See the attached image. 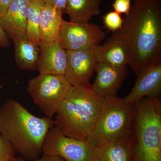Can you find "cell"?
Wrapping results in <instances>:
<instances>
[{
    "label": "cell",
    "mask_w": 161,
    "mask_h": 161,
    "mask_svg": "<svg viewBox=\"0 0 161 161\" xmlns=\"http://www.w3.org/2000/svg\"><path fill=\"white\" fill-rule=\"evenodd\" d=\"M54 126L52 118L36 116L12 98L0 107V134L26 161H34L42 155L44 140Z\"/></svg>",
    "instance_id": "7a4b0ae2"
},
{
    "label": "cell",
    "mask_w": 161,
    "mask_h": 161,
    "mask_svg": "<svg viewBox=\"0 0 161 161\" xmlns=\"http://www.w3.org/2000/svg\"><path fill=\"white\" fill-rule=\"evenodd\" d=\"M55 126L68 137L87 141L95 120L65 98L61 102L56 113Z\"/></svg>",
    "instance_id": "ba28073f"
},
{
    "label": "cell",
    "mask_w": 161,
    "mask_h": 161,
    "mask_svg": "<svg viewBox=\"0 0 161 161\" xmlns=\"http://www.w3.org/2000/svg\"><path fill=\"white\" fill-rule=\"evenodd\" d=\"M124 20L120 31L130 45L128 65L137 76L161 60V0H136Z\"/></svg>",
    "instance_id": "6da1fadb"
},
{
    "label": "cell",
    "mask_w": 161,
    "mask_h": 161,
    "mask_svg": "<svg viewBox=\"0 0 161 161\" xmlns=\"http://www.w3.org/2000/svg\"><path fill=\"white\" fill-rule=\"evenodd\" d=\"M133 1H136V0H133Z\"/></svg>",
    "instance_id": "f546056e"
},
{
    "label": "cell",
    "mask_w": 161,
    "mask_h": 161,
    "mask_svg": "<svg viewBox=\"0 0 161 161\" xmlns=\"http://www.w3.org/2000/svg\"><path fill=\"white\" fill-rule=\"evenodd\" d=\"M14 44L15 58L19 68L25 70H37L40 47L25 36L11 37Z\"/></svg>",
    "instance_id": "e0dca14e"
},
{
    "label": "cell",
    "mask_w": 161,
    "mask_h": 161,
    "mask_svg": "<svg viewBox=\"0 0 161 161\" xmlns=\"http://www.w3.org/2000/svg\"><path fill=\"white\" fill-rule=\"evenodd\" d=\"M66 98L95 120L99 115L105 99L93 91L92 84L72 86Z\"/></svg>",
    "instance_id": "9a60e30c"
},
{
    "label": "cell",
    "mask_w": 161,
    "mask_h": 161,
    "mask_svg": "<svg viewBox=\"0 0 161 161\" xmlns=\"http://www.w3.org/2000/svg\"><path fill=\"white\" fill-rule=\"evenodd\" d=\"M2 88H3V86H2V85H1V80H0V90H1V89Z\"/></svg>",
    "instance_id": "f1b7e54d"
},
{
    "label": "cell",
    "mask_w": 161,
    "mask_h": 161,
    "mask_svg": "<svg viewBox=\"0 0 161 161\" xmlns=\"http://www.w3.org/2000/svg\"><path fill=\"white\" fill-rule=\"evenodd\" d=\"M16 154L10 143L0 134V161H8Z\"/></svg>",
    "instance_id": "7402d4cb"
},
{
    "label": "cell",
    "mask_w": 161,
    "mask_h": 161,
    "mask_svg": "<svg viewBox=\"0 0 161 161\" xmlns=\"http://www.w3.org/2000/svg\"><path fill=\"white\" fill-rule=\"evenodd\" d=\"M30 0H12L6 12L0 14V23L10 37L25 36Z\"/></svg>",
    "instance_id": "5bb4252c"
},
{
    "label": "cell",
    "mask_w": 161,
    "mask_h": 161,
    "mask_svg": "<svg viewBox=\"0 0 161 161\" xmlns=\"http://www.w3.org/2000/svg\"><path fill=\"white\" fill-rule=\"evenodd\" d=\"M130 94L123 99L135 104L142 98H159L161 93V60L148 64L137 75Z\"/></svg>",
    "instance_id": "30bf717a"
},
{
    "label": "cell",
    "mask_w": 161,
    "mask_h": 161,
    "mask_svg": "<svg viewBox=\"0 0 161 161\" xmlns=\"http://www.w3.org/2000/svg\"><path fill=\"white\" fill-rule=\"evenodd\" d=\"M44 3V0H30L26 19V37L39 47L41 44L39 30L40 18Z\"/></svg>",
    "instance_id": "ffe728a7"
},
{
    "label": "cell",
    "mask_w": 161,
    "mask_h": 161,
    "mask_svg": "<svg viewBox=\"0 0 161 161\" xmlns=\"http://www.w3.org/2000/svg\"><path fill=\"white\" fill-rule=\"evenodd\" d=\"M132 0H115L112 6L114 11L120 14H128L131 8Z\"/></svg>",
    "instance_id": "603a6c76"
},
{
    "label": "cell",
    "mask_w": 161,
    "mask_h": 161,
    "mask_svg": "<svg viewBox=\"0 0 161 161\" xmlns=\"http://www.w3.org/2000/svg\"><path fill=\"white\" fill-rule=\"evenodd\" d=\"M104 27L107 31L115 32L122 29L124 20L121 14L115 11L109 12L103 18Z\"/></svg>",
    "instance_id": "44dd1931"
},
{
    "label": "cell",
    "mask_w": 161,
    "mask_h": 161,
    "mask_svg": "<svg viewBox=\"0 0 161 161\" xmlns=\"http://www.w3.org/2000/svg\"><path fill=\"white\" fill-rule=\"evenodd\" d=\"M130 132L132 161H161V103L145 97L135 104Z\"/></svg>",
    "instance_id": "3957f363"
},
{
    "label": "cell",
    "mask_w": 161,
    "mask_h": 161,
    "mask_svg": "<svg viewBox=\"0 0 161 161\" xmlns=\"http://www.w3.org/2000/svg\"><path fill=\"white\" fill-rule=\"evenodd\" d=\"M34 161H66L58 155H48L43 153L39 158Z\"/></svg>",
    "instance_id": "484cf974"
},
{
    "label": "cell",
    "mask_w": 161,
    "mask_h": 161,
    "mask_svg": "<svg viewBox=\"0 0 161 161\" xmlns=\"http://www.w3.org/2000/svg\"><path fill=\"white\" fill-rule=\"evenodd\" d=\"M105 37V33L100 26L94 23H73L64 20L59 43L66 50H81L99 45Z\"/></svg>",
    "instance_id": "52a82bcc"
},
{
    "label": "cell",
    "mask_w": 161,
    "mask_h": 161,
    "mask_svg": "<svg viewBox=\"0 0 161 161\" xmlns=\"http://www.w3.org/2000/svg\"><path fill=\"white\" fill-rule=\"evenodd\" d=\"M95 72L96 77L92 88L104 99L116 96L129 75L126 66H114L103 62H98Z\"/></svg>",
    "instance_id": "8fae6325"
},
{
    "label": "cell",
    "mask_w": 161,
    "mask_h": 161,
    "mask_svg": "<svg viewBox=\"0 0 161 161\" xmlns=\"http://www.w3.org/2000/svg\"><path fill=\"white\" fill-rule=\"evenodd\" d=\"M45 3H48L61 12L63 14L65 13V7L67 0H44Z\"/></svg>",
    "instance_id": "cb8c5ba5"
},
{
    "label": "cell",
    "mask_w": 161,
    "mask_h": 161,
    "mask_svg": "<svg viewBox=\"0 0 161 161\" xmlns=\"http://www.w3.org/2000/svg\"><path fill=\"white\" fill-rule=\"evenodd\" d=\"M98 62L116 66H126L130 60V49L128 41L120 30L113 33L104 44L95 47Z\"/></svg>",
    "instance_id": "7c38bea8"
},
{
    "label": "cell",
    "mask_w": 161,
    "mask_h": 161,
    "mask_svg": "<svg viewBox=\"0 0 161 161\" xmlns=\"http://www.w3.org/2000/svg\"><path fill=\"white\" fill-rule=\"evenodd\" d=\"M10 45L9 36L0 23V47L7 48Z\"/></svg>",
    "instance_id": "d4e9b609"
},
{
    "label": "cell",
    "mask_w": 161,
    "mask_h": 161,
    "mask_svg": "<svg viewBox=\"0 0 161 161\" xmlns=\"http://www.w3.org/2000/svg\"><path fill=\"white\" fill-rule=\"evenodd\" d=\"M44 2H45V1H44Z\"/></svg>",
    "instance_id": "4dcf8cb0"
},
{
    "label": "cell",
    "mask_w": 161,
    "mask_h": 161,
    "mask_svg": "<svg viewBox=\"0 0 161 161\" xmlns=\"http://www.w3.org/2000/svg\"><path fill=\"white\" fill-rule=\"evenodd\" d=\"M12 0H0V14H3L6 12Z\"/></svg>",
    "instance_id": "4316f807"
},
{
    "label": "cell",
    "mask_w": 161,
    "mask_h": 161,
    "mask_svg": "<svg viewBox=\"0 0 161 161\" xmlns=\"http://www.w3.org/2000/svg\"><path fill=\"white\" fill-rule=\"evenodd\" d=\"M101 0H67L65 14L68 15L70 22L86 23L101 12Z\"/></svg>",
    "instance_id": "d6986e66"
},
{
    "label": "cell",
    "mask_w": 161,
    "mask_h": 161,
    "mask_svg": "<svg viewBox=\"0 0 161 161\" xmlns=\"http://www.w3.org/2000/svg\"><path fill=\"white\" fill-rule=\"evenodd\" d=\"M43 153L59 156L66 161H97L96 148L88 141L65 136L55 126L47 134Z\"/></svg>",
    "instance_id": "8992f818"
},
{
    "label": "cell",
    "mask_w": 161,
    "mask_h": 161,
    "mask_svg": "<svg viewBox=\"0 0 161 161\" xmlns=\"http://www.w3.org/2000/svg\"><path fill=\"white\" fill-rule=\"evenodd\" d=\"M63 14L48 3H44L42 8L40 24L41 44L59 43Z\"/></svg>",
    "instance_id": "2e32d148"
},
{
    "label": "cell",
    "mask_w": 161,
    "mask_h": 161,
    "mask_svg": "<svg viewBox=\"0 0 161 161\" xmlns=\"http://www.w3.org/2000/svg\"><path fill=\"white\" fill-rule=\"evenodd\" d=\"M37 70L43 75H64L67 54L59 43H42L40 46Z\"/></svg>",
    "instance_id": "4fadbf2b"
},
{
    "label": "cell",
    "mask_w": 161,
    "mask_h": 161,
    "mask_svg": "<svg viewBox=\"0 0 161 161\" xmlns=\"http://www.w3.org/2000/svg\"><path fill=\"white\" fill-rule=\"evenodd\" d=\"M135 104L116 96L104 99L88 141L95 148L108 142L130 136Z\"/></svg>",
    "instance_id": "277c9868"
},
{
    "label": "cell",
    "mask_w": 161,
    "mask_h": 161,
    "mask_svg": "<svg viewBox=\"0 0 161 161\" xmlns=\"http://www.w3.org/2000/svg\"><path fill=\"white\" fill-rule=\"evenodd\" d=\"M72 86L64 75L40 74L28 80L26 91L45 116L52 119Z\"/></svg>",
    "instance_id": "5b68a950"
},
{
    "label": "cell",
    "mask_w": 161,
    "mask_h": 161,
    "mask_svg": "<svg viewBox=\"0 0 161 161\" xmlns=\"http://www.w3.org/2000/svg\"><path fill=\"white\" fill-rule=\"evenodd\" d=\"M96 150L97 161H132L130 136L101 145Z\"/></svg>",
    "instance_id": "ac0fdd59"
},
{
    "label": "cell",
    "mask_w": 161,
    "mask_h": 161,
    "mask_svg": "<svg viewBox=\"0 0 161 161\" xmlns=\"http://www.w3.org/2000/svg\"><path fill=\"white\" fill-rule=\"evenodd\" d=\"M96 47L81 50H66L67 64L64 76L73 86L91 85L90 79L98 63L95 55Z\"/></svg>",
    "instance_id": "9c48e42d"
},
{
    "label": "cell",
    "mask_w": 161,
    "mask_h": 161,
    "mask_svg": "<svg viewBox=\"0 0 161 161\" xmlns=\"http://www.w3.org/2000/svg\"><path fill=\"white\" fill-rule=\"evenodd\" d=\"M8 161H26V160L24 159L23 158L21 157V156L19 157H14L12 158L11 159H10Z\"/></svg>",
    "instance_id": "83f0119b"
}]
</instances>
